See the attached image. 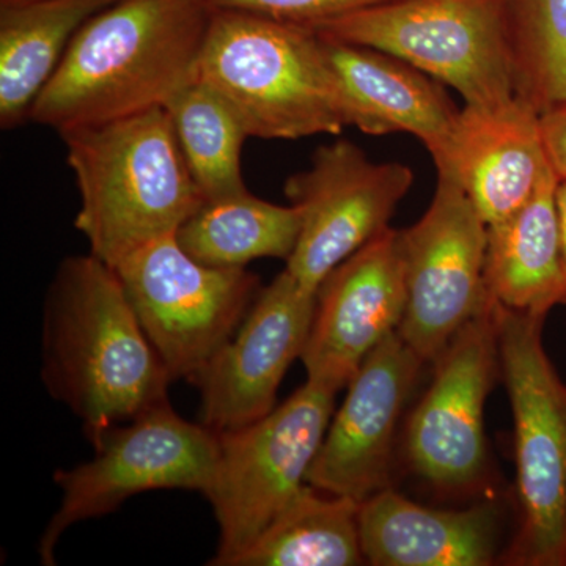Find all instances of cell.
I'll return each mask as SVG.
<instances>
[{"label":"cell","instance_id":"cell-25","mask_svg":"<svg viewBox=\"0 0 566 566\" xmlns=\"http://www.w3.org/2000/svg\"><path fill=\"white\" fill-rule=\"evenodd\" d=\"M200 2L211 10L241 11V13L312 29L344 14L395 2V0H200Z\"/></svg>","mask_w":566,"mask_h":566},{"label":"cell","instance_id":"cell-18","mask_svg":"<svg viewBox=\"0 0 566 566\" xmlns=\"http://www.w3.org/2000/svg\"><path fill=\"white\" fill-rule=\"evenodd\" d=\"M360 546L375 566H486L497 547L493 504L434 510L390 488L359 506Z\"/></svg>","mask_w":566,"mask_h":566},{"label":"cell","instance_id":"cell-22","mask_svg":"<svg viewBox=\"0 0 566 566\" xmlns=\"http://www.w3.org/2000/svg\"><path fill=\"white\" fill-rule=\"evenodd\" d=\"M359 502L305 485L229 566L364 564Z\"/></svg>","mask_w":566,"mask_h":566},{"label":"cell","instance_id":"cell-14","mask_svg":"<svg viewBox=\"0 0 566 566\" xmlns=\"http://www.w3.org/2000/svg\"><path fill=\"white\" fill-rule=\"evenodd\" d=\"M406 308L400 230L386 229L324 279L303 359L307 379L340 390Z\"/></svg>","mask_w":566,"mask_h":566},{"label":"cell","instance_id":"cell-11","mask_svg":"<svg viewBox=\"0 0 566 566\" xmlns=\"http://www.w3.org/2000/svg\"><path fill=\"white\" fill-rule=\"evenodd\" d=\"M412 185L408 166L370 161L353 142L319 147L311 169L285 182L286 199L303 210V229L285 270L305 290L318 292L338 264L389 229Z\"/></svg>","mask_w":566,"mask_h":566},{"label":"cell","instance_id":"cell-4","mask_svg":"<svg viewBox=\"0 0 566 566\" xmlns=\"http://www.w3.org/2000/svg\"><path fill=\"white\" fill-rule=\"evenodd\" d=\"M196 77L233 107L249 137L294 140L348 126L324 41L303 25L212 10Z\"/></svg>","mask_w":566,"mask_h":566},{"label":"cell","instance_id":"cell-17","mask_svg":"<svg viewBox=\"0 0 566 566\" xmlns=\"http://www.w3.org/2000/svg\"><path fill=\"white\" fill-rule=\"evenodd\" d=\"M322 39L348 126L370 136L412 134L431 158L441 155L461 112L442 82L385 51Z\"/></svg>","mask_w":566,"mask_h":566},{"label":"cell","instance_id":"cell-9","mask_svg":"<svg viewBox=\"0 0 566 566\" xmlns=\"http://www.w3.org/2000/svg\"><path fill=\"white\" fill-rule=\"evenodd\" d=\"M114 270L172 381L197 378L260 292L259 279L245 268L197 262L175 234L144 245Z\"/></svg>","mask_w":566,"mask_h":566},{"label":"cell","instance_id":"cell-6","mask_svg":"<svg viewBox=\"0 0 566 566\" xmlns=\"http://www.w3.org/2000/svg\"><path fill=\"white\" fill-rule=\"evenodd\" d=\"M312 31L411 63L455 88L464 106L495 107L516 96L505 0H395Z\"/></svg>","mask_w":566,"mask_h":566},{"label":"cell","instance_id":"cell-23","mask_svg":"<svg viewBox=\"0 0 566 566\" xmlns=\"http://www.w3.org/2000/svg\"><path fill=\"white\" fill-rule=\"evenodd\" d=\"M164 109L203 202L249 191L241 172V151L249 134L211 85L196 77Z\"/></svg>","mask_w":566,"mask_h":566},{"label":"cell","instance_id":"cell-2","mask_svg":"<svg viewBox=\"0 0 566 566\" xmlns=\"http://www.w3.org/2000/svg\"><path fill=\"white\" fill-rule=\"evenodd\" d=\"M41 378L88 439L169 403L170 378L117 271L95 255L63 260L43 308Z\"/></svg>","mask_w":566,"mask_h":566},{"label":"cell","instance_id":"cell-28","mask_svg":"<svg viewBox=\"0 0 566 566\" xmlns=\"http://www.w3.org/2000/svg\"><path fill=\"white\" fill-rule=\"evenodd\" d=\"M33 2V0H0V7L20 6V3Z\"/></svg>","mask_w":566,"mask_h":566},{"label":"cell","instance_id":"cell-3","mask_svg":"<svg viewBox=\"0 0 566 566\" xmlns=\"http://www.w3.org/2000/svg\"><path fill=\"white\" fill-rule=\"evenodd\" d=\"M61 137L81 196L74 226L112 268L177 234L203 203L164 107Z\"/></svg>","mask_w":566,"mask_h":566},{"label":"cell","instance_id":"cell-7","mask_svg":"<svg viewBox=\"0 0 566 566\" xmlns=\"http://www.w3.org/2000/svg\"><path fill=\"white\" fill-rule=\"evenodd\" d=\"M337 394L307 379L270 415L218 433V463L205 494L219 526L218 553L210 565L229 566L307 485Z\"/></svg>","mask_w":566,"mask_h":566},{"label":"cell","instance_id":"cell-20","mask_svg":"<svg viewBox=\"0 0 566 566\" xmlns=\"http://www.w3.org/2000/svg\"><path fill=\"white\" fill-rule=\"evenodd\" d=\"M115 0H33L0 7V126L31 118L71 40L88 18Z\"/></svg>","mask_w":566,"mask_h":566},{"label":"cell","instance_id":"cell-10","mask_svg":"<svg viewBox=\"0 0 566 566\" xmlns=\"http://www.w3.org/2000/svg\"><path fill=\"white\" fill-rule=\"evenodd\" d=\"M488 226L468 193L438 172L433 200L419 222L400 230L406 308L397 333L422 363L490 304L485 286Z\"/></svg>","mask_w":566,"mask_h":566},{"label":"cell","instance_id":"cell-8","mask_svg":"<svg viewBox=\"0 0 566 566\" xmlns=\"http://www.w3.org/2000/svg\"><path fill=\"white\" fill-rule=\"evenodd\" d=\"M95 455L55 471L62 502L41 535L43 565L55 564V546L74 524L109 515L134 495L158 490H210L218 463V434L192 423L170 403L155 406L128 422L91 438Z\"/></svg>","mask_w":566,"mask_h":566},{"label":"cell","instance_id":"cell-15","mask_svg":"<svg viewBox=\"0 0 566 566\" xmlns=\"http://www.w3.org/2000/svg\"><path fill=\"white\" fill-rule=\"evenodd\" d=\"M422 365L398 333L365 357L327 428L308 485L359 504L389 488L395 428Z\"/></svg>","mask_w":566,"mask_h":566},{"label":"cell","instance_id":"cell-16","mask_svg":"<svg viewBox=\"0 0 566 566\" xmlns=\"http://www.w3.org/2000/svg\"><path fill=\"white\" fill-rule=\"evenodd\" d=\"M433 161L455 178L486 226L524 207L551 170L539 112L517 96L495 107L464 106Z\"/></svg>","mask_w":566,"mask_h":566},{"label":"cell","instance_id":"cell-12","mask_svg":"<svg viewBox=\"0 0 566 566\" xmlns=\"http://www.w3.org/2000/svg\"><path fill=\"white\" fill-rule=\"evenodd\" d=\"M316 293L283 271L260 289L243 323L197 375L200 423L226 433L275 408L279 386L311 335Z\"/></svg>","mask_w":566,"mask_h":566},{"label":"cell","instance_id":"cell-26","mask_svg":"<svg viewBox=\"0 0 566 566\" xmlns=\"http://www.w3.org/2000/svg\"><path fill=\"white\" fill-rule=\"evenodd\" d=\"M547 163L558 181H566V103L539 114Z\"/></svg>","mask_w":566,"mask_h":566},{"label":"cell","instance_id":"cell-13","mask_svg":"<svg viewBox=\"0 0 566 566\" xmlns=\"http://www.w3.org/2000/svg\"><path fill=\"white\" fill-rule=\"evenodd\" d=\"M497 363L490 301L436 357L433 381L409 420V461L428 482L464 488L485 475L483 411Z\"/></svg>","mask_w":566,"mask_h":566},{"label":"cell","instance_id":"cell-5","mask_svg":"<svg viewBox=\"0 0 566 566\" xmlns=\"http://www.w3.org/2000/svg\"><path fill=\"white\" fill-rule=\"evenodd\" d=\"M491 307L515 420L521 526L509 560L566 566V386L543 346L546 316Z\"/></svg>","mask_w":566,"mask_h":566},{"label":"cell","instance_id":"cell-24","mask_svg":"<svg viewBox=\"0 0 566 566\" xmlns=\"http://www.w3.org/2000/svg\"><path fill=\"white\" fill-rule=\"evenodd\" d=\"M515 91L539 114L566 103V0H505Z\"/></svg>","mask_w":566,"mask_h":566},{"label":"cell","instance_id":"cell-27","mask_svg":"<svg viewBox=\"0 0 566 566\" xmlns=\"http://www.w3.org/2000/svg\"><path fill=\"white\" fill-rule=\"evenodd\" d=\"M557 210L560 221L562 263H564V304H566V181H558Z\"/></svg>","mask_w":566,"mask_h":566},{"label":"cell","instance_id":"cell-21","mask_svg":"<svg viewBox=\"0 0 566 566\" xmlns=\"http://www.w3.org/2000/svg\"><path fill=\"white\" fill-rule=\"evenodd\" d=\"M303 229V210L251 192L205 200L178 230L182 251L216 268H245L260 259L289 260Z\"/></svg>","mask_w":566,"mask_h":566},{"label":"cell","instance_id":"cell-1","mask_svg":"<svg viewBox=\"0 0 566 566\" xmlns=\"http://www.w3.org/2000/svg\"><path fill=\"white\" fill-rule=\"evenodd\" d=\"M211 11L200 0H115L96 11L29 122L63 134L166 106L196 80Z\"/></svg>","mask_w":566,"mask_h":566},{"label":"cell","instance_id":"cell-19","mask_svg":"<svg viewBox=\"0 0 566 566\" xmlns=\"http://www.w3.org/2000/svg\"><path fill=\"white\" fill-rule=\"evenodd\" d=\"M557 186L549 170L524 207L488 226L485 286L491 303L542 316L564 304Z\"/></svg>","mask_w":566,"mask_h":566}]
</instances>
